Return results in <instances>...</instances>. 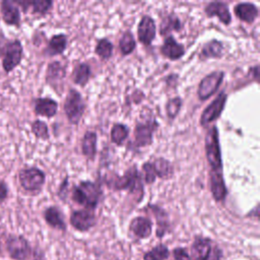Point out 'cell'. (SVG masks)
<instances>
[{
  "label": "cell",
  "instance_id": "cell-17",
  "mask_svg": "<svg viewBox=\"0 0 260 260\" xmlns=\"http://www.w3.org/2000/svg\"><path fill=\"white\" fill-rule=\"evenodd\" d=\"M160 53L170 60H178L184 56L185 48L171 35L165 39L164 44L160 47Z\"/></svg>",
  "mask_w": 260,
  "mask_h": 260
},
{
  "label": "cell",
  "instance_id": "cell-30",
  "mask_svg": "<svg viewBox=\"0 0 260 260\" xmlns=\"http://www.w3.org/2000/svg\"><path fill=\"white\" fill-rule=\"evenodd\" d=\"M135 47H136V42L133 34L129 30L125 31L119 41V49L122 55L126 56L131 54L134 51Z\"/></svg>",
  "mask_w": 260,
  "mask_h": 260
},
{
  "label": "cell",
  "instance_id": "cell-15",
  "mask_svg": "<svg viewBox=\"0 0 260 260\" xmlns=\"http://www.w3.org/2000/svg\"><path fill=\"white\" fill-rule=\"evenodd\" d=\"M155 22L149 15H143L137 26V36L141 44L148 46L155 38Z\"/></svg>",
  "mask_w": 260,
  "mask_h": 260
},
{
  "label": "cell",
  "instance_id": "cell-27",
  "mask_svg": "<svg viewBox=\"0 0 260 260\" xmlns=\"http://www.w3.org/2000/svg\"><path fill=\"white\" fill-rule=\"evenodd\" d=\"M170 250L167 245L160 243L152 247L143 254V260H168L170 258Z\"/></svg>",
  "mask_w": 260,
  "mask_h": 260
},
{
  "label": "cell",
  "instance_id": "cell-1",
  "mask_svg": "<svg viewBox=\"0 0 260 260\" xmlns=\"http://www.w3.org/2000/svg\"><path fill=\"white\" fill-rule=\"evenodd\" d=\"M102 189L100 185L91 181H82L72 189V200L85 209L93 210L99 205L102 197Z\"/></svg>",
  "mask_w": 260,
  "mask_h": 260
},
{
  "label": "cell",
  "instance_id": "cell-24",
  "mask_svg": "<svg viewBox=\"0 0 260 260\" xmlns=\"http://www.w3.org/2000/svg\"><path fill=\"white\" fill-rule=\"evenodd\" d=\"M67 47V37L64 34H58L53 36L47 46L46 52L50 56L62 54Z\"/></svg>",
  "mask_w": 260,
  "mask_h": 260
},
{
  "label": "cell",
  "instance_id": "cell-11",
  "mask_svg": "<svg viewBox=\"0 0 260 260\" xmlns=\"http://www.w3.org/2000/svg\"><path fill=\"white\" fill-rule=\"evenodd\" d=\"M69 221L76 231L85 233L95 225L96 219L93 210L79 209L71 212Z\"/></svg>",
  "mask_w": 260,
  "mask_h": 260
},
{
  "label": "cell",
  "instance_id": "cell-21",
  "mask_svg": "<svg viewBox=\"0 0 260 260\" xmlns=\"http://www.w3.org/2000/svg\"><path fill=\"white\" fill-rule=\"evenodd\" d=\"M234 12L239 19L247 23H252L258 17L259 10L257 6L250 2H241L234 7Z\"/></svg>",
  "mask_w": 260,
  "mask_h": 260
},
{
  "label": "cell",
  "instance_id": "cell-6",
  "mask_svg": "<svg viewBox=\"0 0 260 260\" xmlns=\"http://www.w3.org/2000/svg\"><path fill=\"white\" fill-rule=\"evenodd\" d=\"M84 111L85 104L81 93L78 90L71 88L68 91L64 102V112L67 119L71 124L77 125L82 118Z\"/></svg>",
  "mask_w": 260,
  "mask_h": 260
},
{
  "label": "cell",
  "instance_id": "cell-26",
  "mask_svg": "<svg viewBox=\"0 0 260 260\" xmlns=\"http://www.w3.org/2000/svg\"><path fill=\"white\" fill-rule=\"evenodd\" d=\"M90 77V66L87 63H79L75 66L72 72V79L74 83L84 86Z\"/></svg>",
  "mask_w": 260,
  "mask_h": 260
},
{
  "label": "cell",
  "instance_id": "cell-33",
  "mask_svg": "<svg viewBox=\"0 0 260 260\" xmlns=\"http://www.w3.org/2000/svg\"><path fill=\"white\" fill-rule=\"evenodd\" d=\"M53 2L51 0H35L28 1V8H31L32 14L46 15L52 8Z\"/></svg>",
  "mask_w": 260,
  "mask_h": 260
},
{
  "label": "cell",
  "instance_id": "cell-16",
  "mask_svg": "<svg viewBox=\"0 0 260 260\" xmlns=\"http://www.w3.org/2000/svg\"><path fill=\"white\" fill-rule=\"evenodd\" d=\"M66 76V67L59 61L49 63L46 71V81L57 91Z\"/></svg>",
  "mask_w": 260,
  "mask_h": 260
},
{
  "label": "cell",
  "instance_id": "cell-20",
  "mask_svg": "<svg viewBox=\"0 0 260 260\" xmlns=\"http://www.w3.org/2000/svg\"><path fill=\"white\" fill-rule=\"evenodd\" d=\"M151 209V212L153 213L155 217L156 222V229H155V235L157 238H164L167 233L170 231V220L169 215L166 212L165 209L157 205H149L148 206Z\"/></svg>",
  "mask_w": 260,
  "mask_h": 260
},
{
  "label": "cell",
  "instance_id": "cell-18",
  "mask_svg": "<svg viewBox=\"0 0 260 260\" xmlns=\"http://www.w3.org/2000/svg\"><path fill=\"white\" fill-rule=\"evenodd\" d=\"M204 11L208 17H212L214 15L217 16L218 19L225 25H229L232 21V16L229 10V6L224 2H219V1L209 2L205 6Z\"/></svg>",
  "mask_w": 260,
  "mask_h": 260
},
{
  "label": "cell",
  "instance_id": "cell-8",
  "mask_svg": "<svg viewBox=\"0 0 260 260\" xmlns=\"http://www.w3.org/2000/svg\"><path fill=\"white\" fill-rule=\"evenodd\" d=\"M158 127L155 119L137 122L134 128V145L135 147H143L152 143L153 132Z\"/></svg>",
  "mask_w": 260,
  "mask_h": 260
},
{
  "label": "cell",
  "instance_id": "cell-13",
  "mask_svg": "<svg viewBox=\"0 0 260 260\" xmlns=\"http://www.w3.org/2000/svg\"><path fill=\"white\" fill-rule=\"evenodd\" d=\"M0 12L2 16V20L5 24L9 26L19 27L21 17H20V9L14 3V1L3 0L0 3Z\"/></svg>",
  "mask_w": 260,
  "mask_h": 260
},
{
  "label": "cell",
  "instance_id": "cell-2",
  "mask_svg": "<svg viewBox=\"0 0 260 260\" xmlns=\"http://www.w3.org/2000/svg\"><path fill=\"white\" fill-rule=\"evenodd\" d=\"M204 144L206 159L210 168L209 176H223L219 136L217 127L215 125L212 126L206 133Z\"/></svg>",
  "mask_w": 260,
  "mask_h": 260
},
{
  "label": "cell",
  "instance_id": "cell-4",
  "mask_svg": "<svg viewBox=\"0 0 260 260\" xmlns=\"http://www.w3.org/2000/svg\"><path fill=\"white\" fill-rule=\"evenodd\" d=\"M106 184L109 186V188L114 190H127L132 194L139 193L141 197L143 196V184L141 175L135 166L128 169L123 176L114 174L111 178L106 180Z\"/></svg>",
  "mask_w": 260,
  "mask_h": 260
},
{
  "label": "cell",
  "instance_id": "cell-25",
  "mask_svg": "<svg viewBox=\"0 0 260 260\" xmlns=\"http://www.w3.org/2000/svg\"><path fill=\"white\" fill-rule=\"evenodd\" d=\"M223 46L220 41L212 40L207 42L200 51V59H209V58H220L222 55Z\"/></svg>",
  "mask_w": 260,
  "mask_h": 260
},
{
  "label": "cell",
  "instance_id": "cell-10",
  "mask_svg": "<svg viewBox=\"0 0 260 260\" xmlns=\"http://www.w3.org/2000/svg\"><path fill=\"white\" fill-rule=\"evenodd\" d=\"M228 95L224 91L219 92L217 96L203 110L200 116V125L206 126L211 122L215 121L222 113L224 109V105L226 103Z\"/></svg>",
  "mask_w": 260,
  "mask_h": 260
},
{
  "label": "cell",
  "instance_id": "cell-32",
  "mask_svg": "<svg viewBox=\"0 0 260 260\" xmlns=\"http://www.w3.org/2000/svg\"><path fill=\"white\" fill-rule=\"evenodd\" d=\"M94 52L102 60H108L113 54V44L108 39H101L95 45Z\"/></svg>",
  "mask_w": 260,
  "mask_h": 260
},
{
  "label": "cell",
  "instance_id": "cell-22",
  "mask_svg": "<svg viewBox=\"0 0 260 260\" xmlns=\"http://www.w3.org/2000/svg\"><path fill=\"white\" fill-rule=\"evenodd\" d=\"M44 218L46 222L53 229H57L62 232L66 231V222L64 220V215L58 207H47L44 211Z\"/></svg>",
  "mask_w": 260,
  "mask_h": 260
},
{
  "label": "cell",
  "instance_id": "cell-36",
  "mask_svg": "<svg viewBox=\"0 0 260 260\" xmlns=\"http://www.w3.org/2000/svg\"><path fill=\"white\" fill-rule=\"evenodd\" d=\"M142 173H143V180L146 184H152L155 181L156 175L152 166V162L146 161L142 165Z\"/></svg>",
  "mask_w": 260,
  "mask_h": 260
},
{
  "label": "cell",
  "instance_id": "cell-29",
  "mask_svg": "<svg viewBox=\"0 0 260 260\" xmlns=\"http://www.w3.org/2000/svg\"><path fill=\"white\" fill-rule=\"evenodd\" d=\"M152 166L156 177H159L161 179L169 178L173 173V167L171 162L164 157L155 158L154 161H152Z\"/></svg>",
  "mask_w": 260,
  "mask_h": 260
},
{
  "label": "cell",
  "instance_id": "cell-28",
  "mask_svg": "<svg viewBox=\"0 0 260 260\" xmlns=\"http://www.w3.org/2000/svg\"><path fill=\"white\" fill-rule=\"evenodd\" d=\"M182 27V24H181V20L180 18L172 13V14H169L167 15L160 22V26H159V32L160 35L165 36L167 35L168 32H171L173 30H180Z\"/></svg>",
  "mask_w": 260,
  "mask_h": 260
},
{
  "label": "cell",
  "instance_id": "cell-9",
  "mask_svg": "<svg viewBox=\"0 0 260 260\" xmlns=\"http://www.w3.org/2000/svg\"><path fill=\"white\" fill-rule=\"evenodd\" d=\"M224 77L223 71H213L207 75H205L199 85L197 94L200 101H205L209 99L213 93L216 92L218 87L220 86Z\"/></svg>",
  "mask_w": 260,
  "mask_h": 260
},
{
  "label": "cell",
  "instance_id": "cell-39",
  "mask_svg": "<svg viewBox=\"0 0 260 260\" xmlns=\"http://www.w3.org/2000/svg\"><path fill=\"white\" fill-rule=\"evenodd\" d=\"M8 42V39L0 31V59L2 57V54H3V51H4V48L6 46Z\"/></svg>",
  "mask_w": 260,
  "mask_h": 260
},
{
  "label": "cell",
  "instance_id": "cell-19",
  "mask_svg": "<svg viewBox=\"0 0 260 260\" xmlns=\"http://www.w3.org/2000/svg\"><path fill=\"white\" fill-rule=\"evenodd\" d=\"M34 111L36 115L52 118L57 114L58 103L51 98H38L34 101Z\"/></svg>",
  "mask_w": 260,
  "mask_h": 260
},
{
  "label": "cell",
  "instance_id": "cell-37",
  "mask_svg": "<svg viewBox=\"0 0 260 260\" xmlns=\"http://www.w3.org/2000/svg\"><path fill=\"white\" fill-rule=\"evenodd\" d=\"M174 260H191L189 252L184 247H176L172 251Z\"/></svg>",
  "mask_w": 260,
  "mask_h": 260
},
{
  "label": "cell",
  "instance_id": "cell-3",
  "mask_svg": "<svg viewBox=\"0 0 260 260\" xmlns=\"http://www.w3.org/2000/svg\"><path fill=\"white\" fill-rule=\"evenodd\" d=\"M191 260H221L223 251L212 239L196 236L190 246Z\"/></svg>",
  "mask_w": 260,
  "mask_h": 260
},
{
  "label": "cell",
  "instance_id": "cell-38",
  "mask_svg": "<svg viewBox=\"0 0 260 260\" xmlns=\"http://www.w3.org/2000/svg\"><path fill=\"white\" fill-rule=\"evenodd\" d=\"M9 189L8 185L4 180H0V204H2L8 197Z\"/></svg>",
  "mask_w": 260,
  "mask_h": 260
},
{
  "label": "cell",
  "instance_id": "cell-5",
  "mask_svg": "<svg viewBox=\"0 0 260 260\" xmlns=\"http://www.w3.org/2000/svg\"><path fill=\"white\" fill-rule=\"evenodd\" d=\"M46 181L45 173L37 167L23 168L18 172V182L20 187L28 193H39Z\"/></svg>",
  "mask_w": 260,
  "mask_h": 260
},
{
  "label": "cell",
  "instance_id": "cell-14",
  "mask_svg": "<svg viewBox=\"0 0 260 260\" xmlns=\"http://www.w3.org/2000/svg\"><path fill=\"white\" fill-rule=\"evenodd\" d=\"M129 232L137 240L147 239L152 234V221L145 216H136L130 221Z\"/></svg>",
  "mask_w": 260,
  "mask_h": 260
},
{
  "label": "cell",
  "instance_id": "cell-23",
  "mask_svg": "<svg viewBox=\"0 0 260 260\" xmlns=\"http://www.w3.org/2000/svg\"><path fill=\"white\" fill-rule=\"evenodd\" d=\"M96 141L98 136L95 132L87 131L81 140V150L87 159H93L96 154Z\"/></svg>",
  "mask_w": 260,
  "mask_h": 260
},
{
  "label": "cell",
  "instance_id": "cell-31",
  "mask_svg": "<svg viewBox=\"0 0 260 260\" xmlns=\"http://www.w3.org/2000/svg\"><path fill=\"white\" fill-rule=\"evenodd\" d=\"M129 135V129L126 125L116 123L113 125L111 130V140L117 145H121Z\"/></svg>",
  "mask_w": 260,
  "mask_h": 260
},
{
  "label": "cell",
  "instance_id": "cell-7",
  "mask_svg": "<svg viewBox=\"0 0 260 260\" xmlns=\"http://www.w3.org/2000/svg\"><path fill=\"white\" fill-rule=\"evenodd\" d=\"M23 57V47L18 39L8 40L2 57V69L5 73H10L13 71L21 62Z\"/></svg>",
  "mask_w": 260,
  "mask_h": 260
},
{
  "label": "cell",
  "instance_id": "cell-35",
  "mask_svg": "<svg viewBox=\"0 0 260 260\" xmlns=\"http://www.w3.org/2000/svg\"><path fill=\"white\" fill-rule=\"evenodd\" d=\"M182 108V99L180 96L173 98L168 101L166 105V111L167 115L170 119H174L178 116L180 110Z\"/></svg>",
  "mask_w": 260,
  "mask_h": 260
},
{
  "label": "cell",
  "instance_id": "cell-34",
  "mask_svg": "<svg viewBox=\"0 0 260 260\" xmlns=\"http://www.w3.org/2000/svg\"><path fill=\"white\" fill-rule=\"evenodd\" d=\"M30 128H31L32 134L37 138L42 139V140H48L49 139V137H50L49 128H48V125H47L46 122H44L42 120H35L31 123Z\"/></svg>",
  "mask_w": 260,
  "mask_h": 260
},
{
  "label": "cell",
  "instance_id": "cell-12",
  "mask_svg": "<svg viewBox=\"0 0 260 260\" xmlns=\"http://www.w3.org/2000/svg\"><path fill=\"white\" fill-rule=\"evenodd\" d=\"M6 249L15 260H26L30 253L28 242L22 236H11L6 242Z\"/></svg>",
  "mask_w": 260,
  "mask_h": 260
}]
</instances>
